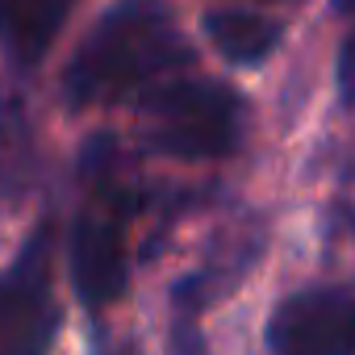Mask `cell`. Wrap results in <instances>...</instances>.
<instances>
[{
	"mask_svg": "<svg viewBox=\"0 0 355 355\" xmlns=\"http://www.w3.org/2000/svg\"><path fill=\"white\" fill-rule=\"evenodd\" d=\"M189 63L193 46L163 0H117L80 42L63 71V88L71 105H96L125 92H146Z\"/></svg>",
	"mask_w": 355,
	"mask_h": 355,
	"instance_id": "1",
	"label": "cell"
},
{
	"mask_svg": "<svg viewBox=\"0 0 355 355\" xmlns=\"http://www.w3.org/2000/svg\"><path fill=\"white\" fill-rule=\"evenodd\" d=\"M150 117V146L175 159H218L239 146L243 96L218 80H163L138 92Z\"/></svg>",
	"mask_w": 355,
	"mask_h": 355,
	"instance_id": "2",
	"label": "cell"
},
{
	"mask_svg": "<svg viewBox=\"0 0 355 355\" xmlns=\"http://www.w3.org/2000/svg\"><path fill=\"white\" fill-rule=\"evenodd\" d=\"M51 226H38L17 263L0 272V355H46L59 334V309L51 301Z\"/></svg>",
	"mask_w": 355,
	"mask_h": 355,
	"instance_id": "3",
	"label": "cell"
},
{
	"mask_svg": "<svg viewBox=\"0 0 355 355\" xmlns=\"http://www.w3.org/2000/svg\"><path fill=\"white\" fill-rule=\"evenodd\" d=\"M276 355H355V297L309 288L276 305L268 322Z\"/></svg>",
	"mask_w": 355,
	"mask_h": 355,
	"instance_id": "4",
	"label": "cell"
},
{
	"mask_svg": "<svg viewBox=\"0 0 355 355\" xmlns=\"http://www.w3.org/2000/svg\"><path fill=\"white\" fill-rule=\"evenodd\" d=\"M71 280L88 309H105L125 293V239L117 205L80 214L71 234Z\"/></svg>",
	"mask_w": 355,
	"mask_h": 355,
	"instance_id": "5",
	"label": "cell"
},
{
	"mask_svg": "<svg viewBox=\"0 0 355 355\" xmlns=\"http://www.w3.org/2000/svg\"><path fill=\"white\" fill-rule=\"evenodd\" d=\"M71 9L76 0H0V51L21 67L42 63Z\"/></svg>",
	"mask_w": 355,
	"mask_h": 355,
	"instance_id": "6",
	"label": "cell"
},
{
	"mask_svg": "<svg viewBox=\"0 0 355 355\" xmlns=\"http://www.w3.org/2000/svg\"><path fill=\"white\" fill-rule=\"evenodd\" d=\"M205 34L209 42L239 67H259L284 38L280 21L272 17H259V13H247V9H218V13H205Z\"/></svg>",
	"mask_w": 355,
	"mask_h": 355,
	"instance_id": "7",
	"label": "cell"
},
{
	"mask_svg": "<svg viewBox=\"0 0 355 355\" xmlns=\"http://www.w3.org/2000/svg\"><path fill=\"white\" fill-rule=\"evenodd\" d=\"M334 9L351 21L338 46V92L347 105H355V0H334Z\"/></svg>",
	"mask_w": 355,
	"mask_h": 355,
	"instance_id": "8",
	"label": "cell"
}]
</instances>
